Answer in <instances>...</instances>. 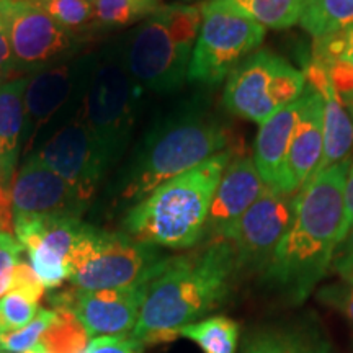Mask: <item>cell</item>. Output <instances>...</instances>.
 I'll list each match as a JSON object with an SVG mask.
<instances>
[{
    "instance_id": "obj_1",
    "label": "cell",
    "mask_w": 353,
    "mask_h": 353,
    "mask_svg": "<svg viewBox=\"0 0 353 353\" xmlns=\"http://www.w3.org/2000/svg\"><path fill=\"white\" fill-rule=\"evenodd\" d=\"M352 157L312 176L296 196L288 231L265 268V280L301 304L332 265L341 244L343 187Z\"/></svg>"
},
{
    "instance_id": "obj_2",
    "label": "cell",
    "mask_w": 353,
    "mask_h": 353,
    "mask_svg": "<svg viewBox=\"0 0 353 353\" xmlns=\"http://www.w3.org/2000/svg\"><path fill=\"white\" fill-rule=\"evenodd\" d=\"M239 270L229 241L206 242L196 252L167 259L148 285L131 335L145 345L175 341L176 330L201 321L228 301Z\"/></svg>"
},
{
    "instance_id": "obj_3",
    "label": "cell",
    "mask_w": 353,
    "mask_h": 353,
    "mask_svg": "<svg viewBox=\"0 0 353 353\" xmlns=\"http://www.w3.org/2000/svg\"><path fill=\"white\" fill-rule=\"evenodd\" d=\"M231 132L203 105L187 103L145 134L118 180V196L143 200L162 183L228 151Z\"/></svg>"
},
{
    "instance_id": "obj_4",
    "label": "cell",
    "mask_w": 353,
    "mask_h": 353,
    "mask_svg": "<svg viewBox=\"0 0 353 353\" xmlns=\"http://www.w3.org/2000/svg\"><path fill=\"white\" fill-rule=\"evenodd\" d=\"M232 151L216 154L195 169L162 183L123 219L126 234L145 244L182 250L200 244L221 176Z\"/></svg>"
},
{
    "instance_id": "obj_5",
    "label": "cell",
    "mask_w": 353,
    "mask_h": 353,
    "mask_svg": "<svg viewBox=\"0 0 353 353\" xmlns=\"http://www.w3.org/2000/svg\"><path fill=\"white\" fill-rule=\"evenodd\" d=\"M201 19V7L172 3L128 33L120 46L123 63L144 92L174 94L183 87Z\"/></svg>"
},
{
    "instance_id": "obj_6",
    "label": "cell",
    "mask_w": 353,
    "mask_h": 353,
    "mask_svg": "<svg viewBox=\"0 0 353 353\" xmlns=\"http://www.w3.org/2000/svg\"><path fill=\"white\" fill-rule=\"evenodd\" d=\"M143 95L123 63L120 46L92 54L79 117L94 134L108 167L126 152Z\"/></svg>"
},
{
    "instance_id": "obj_7",
    "label": "cell",
    "mask_w": 353,
    "mask_h": 353,
    "mask_svg": "<svg viewBox=\"0 0 353 353\" xmlns=\"http://www.w3.org/2000/svg\"><path fill=\"white\" fill-rule=\"evenodd\" d=\"M165 260L156 245L83 223L70 252L69 281L82 290L134 288L151 283Z\"/></svg>"
},
{
    "instance_id": "obj_8",
    "label": "cell",
    "mask_w": 353,
    "mask_h": 353,
    "mask_svg": "<svg viewBox=\"0 0 353 353\" xmlns=\"http://www.w3.org/2000/svg\"><path fill=\"white\" fill-rule=\"evenodd\" d=\"M306 88L303 70L272 51L260 50L247 56L229 74L223 101L236 117L262 125L301 99Z\"/></svg>"
},
{
    "instance_id": "obj_9",
    "label": "cell",
    "mask_w": 353,
    "mask_h": 353,
    "mask_svg": "<svg viewBox=\"0 0 353 353\" xmlns=\"http://www.w3.org/2000/svg\"><path fill=\"white\" fill-rule=\"evenodd\" d=\"M92 54L39 70L28 76L23 95L21 154L30 156L65 121L79 114ZM43 141V143H44Z\"/></svg>"
},
{
    "instance_id": "obj_10",
    "label": "cell",
    "mask_w": 353,
    "mask_h": 353,
    "mask_svg": "<svg viewBox=\"0 0 353 353\" xmlns=\"http://www.w3.org/2000/svg\"><path fill=\"white\" fill-rule=\"evenodd\" d=\"M203 19L192 61L188 81L216 85L226 81L234 68L262 44L267 30L252 20L237 15L210 0L201 7Z\"/></svg>"
},
{
    "instance_id": "obj_11",
    "label": "cell",
    "mask_w": 353,
    "mask_h": 353,
    "mask_svg": "<svg viewBox=\"0 0 353 353\" xmlns=\"http://www.w3.org/2000/svg\"><path fill=\"white\" fill-rule=\"evenodd\" d=\"M0 17L17 72L32 76L68 63L81 50L79 37L57 25L32 0H0Z\"/></svg>"
},
{
    "instance_id": "obj_12",
    "label": "cell",
    "mask_w": 353,
    "mask_h": 353,
    "mask_svg": "<svg viewBox=\"0 0 353 353\" xmlns=\"http://www.w3.org/2000/svg\"><path fill=\"white\" fill-rule=\"evenodd\" d=\"M296 196L298 193L290 195L267 187L259 200L242 214L229 236L239 268H267L276 245L293 221Z\"/></svg>"
},
{
    "instance_id": "obj_13",
    "label": "cell",
    "mask_w": 353,
    "mask_h": 353,
    "mask_svg": "<svg viewBox=\"0 0 353 353\" xmlns=\"http://www.w3.org/2000/svg\"><path fill=\"white\" fill-rule=\"evenodd\" d=\"M148 285L134 288H70L48 298L54 309L69 311L81 321L88 337L131 334L139 319Z\"/></svg>"
},
{
    "instance_id": "obj_14",
    "label": "cell",
    "mask_w": 353,
    "mask_h": 353,
    "mask_svg": "<svg viewBox=\"0 0 353 353\" xmlns=\"http://www.w3.org/2000/svg\"><path fill=\"white\" fill-rule=\"evenodd\" d=\"M33 156L77 188L87 200H92L110 169L97 139L79 114L57 128Z\"/></svg>"
},
{
    "instance_id": "obj_15",
    "label": "cell",
    "mask_w": 353,
    "mask_h": 353,
    "mask_svg": "<svg viewBox=\"0 0 353 353\" xmlns=\"http://www.w3.org/2000/svg\"><path fill=\"white\" fill-rule=\"evenodd\" d=\"M81 218L74 216H20L13 218V232L30 257L33 270L46 290L69 280V259Z\"/></svg>"
},
{
    "instance_id": "obj_16",
    "label": "cell",
    "mask_w": 353,
    "mask_h": 353,
    "mask_svg": "<svg viewBox=\"0 0 353 353\" xmlns=\"http://www.w3.org/2000/svg\"><path fill=\"white\" fill-rule=\"evenodd\" d=\"M13 218L20 216H74L87 210L85 196L33 154L26 156L10 188Z\"/></svg>"
},
{
    "instance_id": "obj_17",
    "label": "cell",
    "mask_w": 353,
    "mask_h": 353,
    "mask_svg": "<svg viewBox=\"0 0 353 353\" xmlns=\"http://www.w3.org/2000/svg\"><path fill=\"white\" fill-rule=\"evenodd\" d=\"M265 188L267 185L255 167L254 157H232L211 201L203 241H229L237 221L259 200Z\"/></svg>"
},
{
    "instance_id": "obj_18",
    "label": "cell",
    "mask_w": 353,
    "mask_h": 353,
    "mask_svg": "<svg viewBox=\"0 0 353 353\" xmlns=\"http://www.w3.org/2000/svg\"><path fill=\"white\" fill-rule=\"evenodd\" d=\"M324 154V110L322 99L312 87L306 88L294 126L283 182L280 192L296 195L316 175Z\"/></svg>"
},
{
    "instance_id": "obj_19",
    "label": "cell",
    "mask_w": 353,
    "mask_h": 353,
    "mask_svg": "<svg viewBox=\"0 0 353 353\" xmlns=\"http://www.w3.org/2000/svg\"><path fill=\"white\" fill-rule=\"evenodd\" d=\"M303 72L307 85L321 95L324 110V154L317 167V175L350 157L353 149V120L342 99L335 92L327 70L311 59Z\"/></svg>"
},
{
    "instance_id": "obj_20",
    "label": "cell",
    "mask_w": 353,
    "mask_h": 353,
    "mask_svg": "<svg viewBox=\"0 0 353 353\" xmlns=\"http://www.w3.org/2000/svg\"><path fill=\"white\" fill-rule=\"evenodd\" d=\"M301 99L280 110L259 128L254 162L268 188L280 190L283 182L291 138H293L299 110H301Z\"/></svg>"
},
{
    "instance_id": "obj_21",
    "label": "cell",
    "mask_w": 353,
    "mask_h": 353,
    "mask_svg": "<svg viewBox=\"0 0 353 353\" xmlns=\"http://www.w3.org/2000/svg\"><path fill=\"white\" fill-rule=\"evenodd\" d=\"M241 353H330V342L317 322L301 319L252 330Z\"/></svg>"
},
{
    "instance_id": "obj_22",
    "label": "cell",
    "mask_w": 353,
    "mask_h": 353,
    "mask_svg": "<svg viewBox=\"0 0 353 353\" xmlns=\"http://www.w3.org/2000/svg\"><path fill=\"white\" fill-rule=\"evenodd\" d=\"M28 76L0 83V190L10 193L23 136V95Z\"/></svg>"
},
{
    "instance_id": "obj_23",
    "label": "cell",
    "mask_w": 353,
    "mask_h": 353,
    "mask_svg": "<svg viewBox=\"0 0 353 353\" xmlns=\"http://www.w3.org/2000/svg\"><path fill=\"white\" fill-rule=\"evenodd\" d=\"M312 61L327 70L347 110L353 107V25L312 43Z\"/></svg>"
},
{
    "instance_id": "obj_24",
    "label": "cell",
    "mask_w": 353,
    "mask_h": 353,
    "mask_svg": "<svg viewBox=\"0 0 353 353\" xmlns=\"http://www.w3.org/2000/svg\"><path fill=\"white\" fill-rule=\"evenodd\" d=\"M265 30H285L299 23L307 0H211Z\"/></svg>"
},
{
    "instance_id": "obj_25",
    "label": "cell",
    "mask_w": 353,
    "mask_h": 353,
    "mask_svg": "<svg viewBox=\"0 0 353 353\" xmlns=\"http://www.w3.org/2000/svg\"><path fill=\"white\" fill-rule=\"evenodd\" d=\"M195 342L205 353H236L239 343V324L231 317L213 316L176 330Z\"/></svg>"
},
{
    "instance_id": "obj_26",
    "label": "cell",
    "mask_w": 353,
    "mask_h": 353,
    "mask_svg": "<svg viewBox=\"0 0 353 353\" xmlns=\"http://www.w3.org/2000/svg\"><path fill=\"white\" fill-rule=\"evenodd\" d=\"M299 23L312 38H322L353 25V0H307Z\"/></svg>"
},
{
    "instance_id": "obj_27",
    "label": "cell",
    "mask_w": 353,
    "mask_h": 353,
    "mask_svg": "<svg viewBox=\"0 0 353 353\" xmlns=\"http://www.w3.org/2000/svg\"><path fill=\"white\" fill-rule=\"evenodd\" d=\"M92 28L114 30L148 19L159 8V0H94Z\"/></svg>"
},
{
    "instance_id": "obj_28",
    "label": "cell",
    "mask_w": 353,
    "mask_h": 353,
    "mask_svg": "<svg viewBox=\"0 0 353 353\" xmlns=\"http://www.w3.org/2000/svg\"><path fill=\"white\" fill-rule=\"evenodd\" d=\"M56 317L46 329L41 347L50 353H82L90 342L81 321L64 309H54Z\"/></svg>"
},
{
    "instance_id": "obj_29",
    "label": "cell",
    "mask_w": 353,
    "mask_h": 353,
    "mask_svg": "<svg viewBox=\"0 0 353 353\" xmlns=\"http://www.w3.org/2000/svg\"><path fill=\"white\" fill-rule=\"evenodd\" d=\"M38 8L50 15L57 25L69 33L88 32L94 25V6L92 0H32Z\"/></svg>"
},
{
    "instance_id": "obj_30",
    "label": "cell",
    "mask_w": 353,
    "mask_h": 353,
    "mask_svg": "<svg viewBox=\"0 0 353 353\" xmlns=\"http://www.w3.org/2000/svg\"><path fill=\"white\" fill-rule=\"evenodd\" d=\"M54 309L39 307L38 314L28 325L13 332L0 334V352L8 353H30L43 350L41 339L51 322L54 321Z\"/></svg>"
},
{
    "instance_id": "obj_31",
    "label": "cell",
    "mask_w": 353,
    "mask_h": 353,
    "mask_svg": "<svg viewBox=\"0 0 353 353\" xmlns=\"http://www.w3.org/2000/svg\"><path fill=\"white\" fill-rule=\"evenodd\" d=\"M39 311L38 303L17 291H8L0 298V334L13 332L28 325Z\"/></svg>"
},
{
    "instance_id": "obj_32",
    "label": "cell",
    "mask_w": 353,
    "mask_h": 353,
    "mask_svg": "<svg viewBox=\"0 0 353 353\" xmlns=\"http://www.w3.org/2000/svg\"><path fill=\"white\" fill-rule=\"evenodd\" d=\"M23 250V245L15 236H12V232L0 231V298L8 293L13 272L21 260Z\"/></svg>"
},
{
    "instance_id": "obj_33",
    "label": "cell",
    "mask_w": 353,
    "mask_h": 353,
    "mask_svg": "<svg viewBox=\"0 0 353 353\" xmlns=\"http://www.w3.org/2000/svg\"><path fill=\"white\" fill-rule=\"evenodd\" d=\"M144 343L131 334L100 335L94 337L85 348V353H143Z\"/></svg>"
},
{
    "instance_id": "obj_34",
    "label": "cell",
    "mask_w": 353,
    "mask_h": 353,
    "mask_svg": "<svg viewBox=\"0 0 353 353\" xmlns=\"http://www.w3.org/2000/svg\"><path fill=\"white\" fill-rule=\"evenodd\" d=\"M44 285L39 280L37 272L33 270L32 263L25 262V260H20L17 263L15 272H13L12 283L8 291H17V293L25 294L30 299H33L34 303H39V299L43 298L44 294Z\"/></svg>"
},
{
    "instance_id": "obj_35",
    "label": "cell",
    "mask_w": 353,
    "mask_h": 353,
    "mask_svg": "<svg viewBox=\"0 0 353 353\" xmlns=\"http://www.w3.org/2000/svg\"><path fill=\"white\" fill-rule=\"evenodd\" d=\"M319 299L329 304L330 307L341 311L353 325V283L343 281V285L327 286L319 293Z\"/></svg>"
},
{
    "instance_id": "obj_36",
    "label": "cell",
    "mask_w": 353,
    "mask_h": 353,
    "mask_svg": "<svg viewBox=\"0 0 353 353\" xmlns=\"http://www.w3.org/2000/svg\"><path fill=\"white\" fill-rule=\"evenodd\" d=\"M332 268L345 283H353V229L335 250Z\"/></svg>"
},
{
    "instance_id": "obj_37",
    "label": "cell",
    "mask_w": 353,
    "mask_h": 353,
    "mask_svg": "<svg viewBox=\"0 0 353 353\" xmlns=\"http://www.w3.org/2000/svg\"><path fill=\"white\" fill-rule=\"evenodd\" d=\"M17 72L15 61H13L10 43L6 32L2 17H0V83L12 81V76Z\"/></svg>"
},
{
    "instance_id": "obj_38",
    "label": "cell",
    "mask_w": 353,
    "mask_h": 353,
    "mask_svg": "<svg viewBox=\"0 0 353 353\" xmlns=\"http://www.w3.org/2000/svg\"><path fill=\"white\" fill-rule=\"evenodd\" d=\"M353 229V157L348 165L345 187H343V224L341 231V242Z\"/></svg>"
},
{
    "instance_id": "obj_39",
    "label": "cell",
    "mask_w": 353,
    "mask_h": 353,
    "mask_svg": "<svg viewBox=\"0 0 353 353\" xmlns=\"http://www.w3.org/2000/svg\"><path fill=\"white\" fill-rule=\"evenodd\" d=\"M348 113H350V117H352V120H353V107L348 108Z\"/></svg>"
},
{
    "instance_id": "obj_40",
    "label": "cell",
    "mask_w": 353,
    "mask_h": 353,
    "mask_svg": "<svg viewBox=\"0 0 353 353\" xmlns=\"http://www.w3.org/2000/svg\"><path fill=\"white\" fill-rule=\"evenodd\" d=\"M30 353H50V352H44V350H37V352H30Z\"/></svg>"
},
{
    "instance_id": "obj_41",
    "label": "cell",
    "mask_w": 353,
    "mask_h": 353,
    "mask_svg": "<svg viewBox=\"0 0 353 353\" xmlns=\"http://www.w3.org/2000/svg\"><path fill=\"white\" fill-rule=\"evenodd\" d=\"M0 353H6V352H0Z\"/></svg>"
},
{
    "instance_id": "obj_42",
    "label": "cell",
    "mask_w": 353,
    "mask_h": 353,
    "mask_svg": "<svg viewBox=\"0 0 353 353\" xmlns=\"http://www.w3.org/2000/svg\"><path fill=\"white\" fill-rule=\"evenodd\" d=\"M82 353H85V352H82Z\"/></svg>"
},
{
    "instance_id": "obj_43",
    "label": "cell",
    "mask_w": 353,
    "mask_h": 353,
    "mask_svg": "<svg viewBox=\"0 0 353 353\" xmlns=\"http://www.w3.org/2000/svg\"><path fill=\"white\" fill-rule=\"evenodd\" d=\"M92 2H94V0H92Z\"/></svg>"
}]
</instances>
